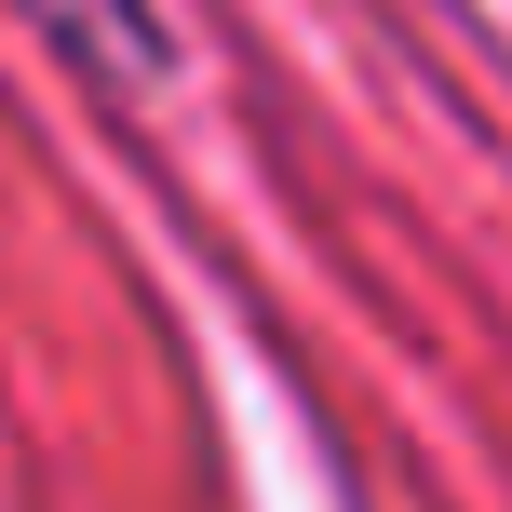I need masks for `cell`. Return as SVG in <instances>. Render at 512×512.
I'll return each mask as SVG.
<instances>
[{"mask_svg": "<svg viewBox=\"0 0 512 512\" xmlns=\"http://www.w3.org/2000/svg\"><path fill=\"white\" fill-rule=\"evenodd\" d=\"M27 27H41L54 54H81L95 81H149L162 68V27H149V0H14Z\"/></svg>", "mask_w": 512, "mask_h": 512, "instance_id": "obj_1", "label": "cell"}]
</instances>
